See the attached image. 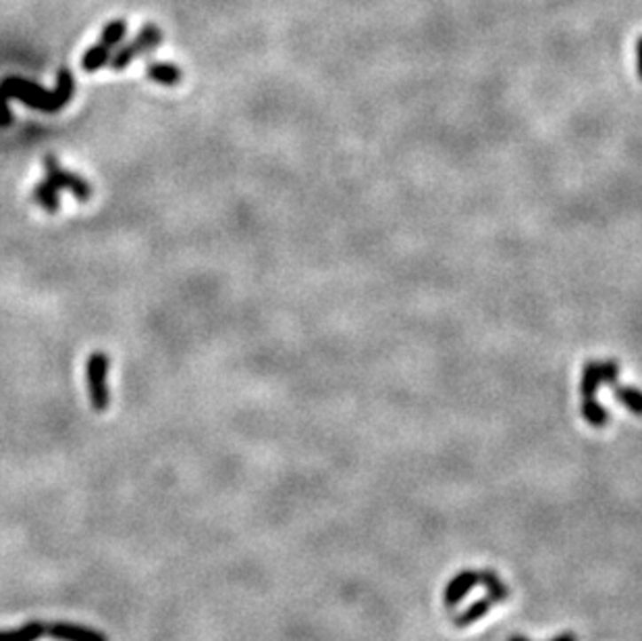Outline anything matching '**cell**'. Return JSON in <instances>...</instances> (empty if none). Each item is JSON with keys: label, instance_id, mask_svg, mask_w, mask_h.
<instances>
[{"label": "cell", "instance_id": "8fae6325", "mask_svg": "<svg viewBox=\"0 0 642 641\" xmlns=\"http://www.w3.org/2000/svg\"><path fill=\"white\" fill-rule=\"evenodd\" d=\"M34 201L38 202L40 209H44L46 213H57L60 207L59 198V187L52 184V181H38L34 187Z\"/></svg>", "mask_w": 642, "mask_h": 641}, {"label": "cell", "instance_id": "5bb4252c", "mask_svg": "<svg viewBox=\"0 0 642 641\" xmlns=\"http://www.w3.org/2000/svg\"><path fill=\"white\" fill-rule=\"evenodd\" d=\"M127 34V23L123 20H114L106 23V28L102 29V44L108 46L113 51L114 46H119L123 42Z\"/></svg>", "mask_w": 642, "mask_h": 641}, {"label": "cell", "instance_id": "8992f818", "mask_svg": "<svg viewBox=\"0 0 642 641\" xmlns=\"http://www.w3.org/2000/svg\"><path fill=\"white\" fill-rule=\"evenodd\" d=\"M46 635L57 641H108L102 631L83 625H71V622H51L46 625Z\"/></svg>", "mask_w": 642, "mask_h": 641}, {"label": "cell", "instance_id": "7c38bea8", "mask_svg": "<svg viewBox=\"0 0 642 641\" xmlns=\"http://www.w3.org/2000/svg\"><path fill=\"white\" fill-rule=\"evenodd\" d=\"M108 60H111V48L105 46L100 42L98 46L88 48L86 54H83V59H82V67H83V71H88V74H94V71L105 67Z\"/></svg>", "mask_w": 642, "mask_h": 641}, {"label": "cell", "instance_id": "3957f363", "mask_svg": "<svg viewBox=\"0 0 642 641\" xmlns=\"http://www.w3.org/2000/svg\"><path fill=\"white\" fill-rule=\"evenodd\" d=\"M160 42H162V32L154 26V23H148V26H144L142 29H139L136 40L129 42V44L119 48L117 52L111 54V60H108V65H111L113 71H123V69L129 67V65L137 57H142V54L154 51V48L159 46Z\"/></svg>", "mask_w": 642, "mask_h": 641}, {"label": "cell", "instance_id": "4fadbf2b", "mask_svg": "<svg viewBox=\"0 0 642 641\" xmlns=\"http://www.w3.org/2000/svg\"><path fill=\"white\" fill-rule=\"evenodd\" d=\"M614 392H615L617 402H620L622 407H626L630 413L642 416V392L640 390L628 388V385H620L615 381Z\"/></svg>", "mask_w": 642, "mask_h": 641}, {"label": "cell", "instance_id": "7a4b0ae2", "mask_svg": "<svg viewBox=\"0 0 642 641\" xmlns=\"http://www.w3.org/2000/svg\"><path fill=\"white\" fill-rule=\"evenodd\" d=\"M620 377V365L615 360L607 362H589L584 367L583 381H580V396H583V416L592 427L607 425L609 415L601 404L597 402V394L601 384L614 385Z\"/></svg>", "mask_w": 642, "mask_h": 641}, {"label": "cell", "instance_id": "ba28073f", "mask_svg": "<svg viewBox=\"0 0 642 641\" xmlns=\"http://www.w3.org/2000/svg\"><path fill=\"white\" fill-rule=\"evenodd\" d=\"M499 602H504V597H501L499 594H495V591H489V594L484 596L482 600H478V602L472 604V606H470L468 610H466L464 614L456 616V619H453V625H456V627H470V625H474L476 621H481L482 616L487 614L489 610L493 608L495 604H499Z\"/></svg>", "mask_w": 642, "mask_h": 641}, {"label": "cell", "instance_id": "e0dca14e", "mask_svg": "<svg viewBox=\"0 0 642 641\" xmlns=\"http://www.w3.org/2000/svg\"><path fill=\"white\" fill-rule=\"evenodd\" d=\"M636 71H638V77L642 80V36L636 42Z\"/></svg>", "mask_w": 642, "mask_h": 641}, {"label": "cell", "instance_id": "277c9868", "mask_svg": "<svg viewBox=\"0 0 642 641\" xmlns=\"http://www.w3.org/2000/svg\"><path fill=\"white\" fill-rule=\"evenodd\" d=\"M108 367H111V360L105 352H94L88 359V394H90V402H92L94 410H105L111 402V394H108L106 388V373Z\"/></svg>", "mask_w": 642, "mask_h": 641}, {"label": "cell", "instance_id": "6da1fadb", "mask_svg": "<svg viewBox=\"0 0 642 641\" xmlns=\"http://www.w3.org/2000/svg\"><path fill=\"white\" fill-rule=\"evenodd\" d=\"M75 90V80L71 71L67 67H60L57 74V88L48 92L38 83L23 80V77H4L0 82V94L4 99H17L29 108L44 113H57L60 108L67 107Z\"/></svg>", "mask_w": 642, "mask_h": 641}, {"label": "cell", "instance_id": "52a82bcc", "mask_svg": "<svg viewBox=\"0 0 642 641\" xmlns=\"http://www.w3.org/2000/svg\"><path fill=\"white\" fill-rule=\"evenodd\" d=\"M476 585H481V571H462L459 574H456L445 590L443 596L445 606L456 608L458 604L470 594V590L476 588Z\"/></svg>", "mask_w": 642, "mask_h": 641}, {"label": "cell", "instance_id": "2e32d148", "mask_svg": "<svg viewBox=\"0 0 642 641\" xmlns=\"http://www.w3.org/2000/svg\"><path fill=\"white\" fill-rule=\"evenodd\" d=\"M507 641H528V639H526V637H522V635H513V637H510V639H507ZM551 641H578L576 639V635H574V633H561V635H557V637H553V639H551Z\"/></svg>", "mask_w": 642, "mask_h": 641}, {"label": "cell", "instance_id": "9a60e30c", "mask_svg": "<svg viewBox=\"0 0 642 641\" xmlns=\"http://www.w3.org/2000/svg\"><path fill=\"white\" fill-rule=\"evenodd\" d=\"M7 100L9 99H4V96L0 94V127H9L13 123V113H11Z\"/></svg>", "mask_w": 642, "mask_h": 641}, {"label": "cell", "instance_id": "9c48e42d", "mask_svg": "<svg viewBox=\"0 0 642 641\" xmlns=\"http://www.w3.org/2000/svg\"><path fill=\"white\" fill-rule=\"evenodd\" d=\"M146 75L162 86H177L184 80V71L173 63H150L146 67Z\"/></svg>", "mask_w": 642, "mask_h": 641}, {"label": "cell", "instance_id": "5b68a950", "mask_svg": "<svg viewBox=\"0 0 642 641\" xmlns=\"http://www.w3.org/2000/svg\"><path fill=\"white\" fill-rule=\"evenodd\" d=\"M42 162H44L46 179L52 181L59 190L71 192L77 201H90V196H92V186H90L86 179L60 167L57 156L54 154H46L44 159H42Z\"/></svg>", "mask_w": 642, "mask_h": 641}, {"label": "cell", "instance_id": "30bf717a", "mask_svg": "<svg viewBox=\"0 0 642 641\" xmlns=\"http://www.w3.org/2000/svg\"><path fill=\"white\" fill-rule=\"evenodd\" d=\"M46 635V622L32 621L20 629H7L0 631V641H38Z\"/></svg>", "mask_w": 642, "mask_h": 641}]
</instances>
